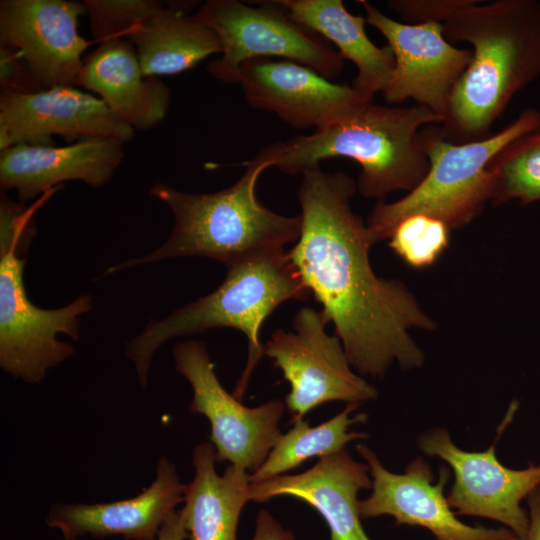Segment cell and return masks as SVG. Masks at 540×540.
Returning a JSON list of instances; mask_svg holds the SVG:
<instances>
[{
	"instance_id": "cell-1",
	"label": "cell",
	"mask_w": 540,
	"mask_h": 540,
	"mask_svg": "<svg viewBox=\"0 0 540 540\" xmlns=\"http://www.w3.org/2000/svg\"><path fill=\"white\" fill-rule=\"evenodd\" d=\"M301 175V230L288 253L333 323L351 366L374 378L394 362L403 369L421 367L425 356L410 331L434 330L436 322L404 283L374 273L369 252L375 244L350 202L356 181L320 166Z\"/></svg>"
},
{
	"instance_id": "cell-2",
	"label": "cell",
	"mask_w": 540,
	"mask_h": 540,
	"mask_svg": "<svg viewBox=\"0 0 540 540\" xmlns=\"http://www.w3.org/2000/svg\"><path fill=\"white\" fill-rule=\"evenodd\" d=\"M443 26L450 43L473 49L441 133L453 143L483 140L515 95L540 77V1L464 0Z\"/></svg>"
},
{
	"instance_id": "cell-3",
	"label": "cell",
	"mask_w": 540,
	"mask_h": 540,
	"mask_svg": "<svg viewBox=\"0 0 540 540\" xmlns=\"http://www.w3.org/2000/svg\"><path fill=\"white\" fill-rule=\"evenodd\" d=\"M278 153V142L262 148L246 162L242 176L232 186L217 192L187 193L155 184L150 194L165 203L174 216L171 234L156 250L112 266L102 276L175 257H207L227 266L295 243L301 230L300 215L278 214L256 195L259 177L274 167Z\"/></svg>"
},
{
	"instance_id": "cell-4",
	"label": "cell",
	"mask_w": 540,
	"mask_h": 540,
	"mask_svg": "<svg viewBox=\"0 0 540 540\" xmlns=\"http://www.w3.org/2000/svg\"><path fill=\"white\" fill-rule=\"evenodd\" d=\"M442 122L424 106L388 107L372 101L311 134L278 142L274 167L294 176L323 160L345 157L361 166L356 186L363 197L383 199L394 191L410 192L430 169L420 132Z\"/></svg>"
},
{
	"instance_id": "cell-5",
	"label": "cell",
	"mask_w": 540,
	"mask_h": 540,
	"mask_svg": "<svg viewBox=\"0 0 540 540\" xmlns=\"http://www.w3.org/2000/svg\"><path fill=\"white\" fill-rule=\"evenodd\" d=\"M227 267L216 290L160 320H152L126 347L140 385L145 388L153 355L171 338L228 327L241 331L248 341V358L232 393L242 400L249 379L264 355L260 331L264 321L289 300H306L310 291L284 248L262 251Z\"/></svg>"
},
{
	"instance_id": "cell-6",
	"label": "cell",
	"mask_w": 540,
	"mask_h": 540,
	"mask_svg": "<svg viewBox=\"0 0 540 540\" xmlns=\"http://www.w3.org/2000/svg\"><path fill=\"white\" fill-rule=\"evenodd\" d=\"M50 193L29 208L2 195L0 205V366L13 377L38 384L52 367L75 352L58 334L79 339L80 316L92 310V298L79 296L57 309L35 306L26 293L21 245L33 231L32 217Z\"/></svg>"
},
{
	"instance_id": "cell-7",
	"label": "cell",
	"mask_w": 540,
	"mask_h": 540,
	"mask_svg": "<svg viewBox=\"0 0 540 540\" xmlns=\"http://www.w3.org/2000/svg\"><path fill=\"white\" fill-rule=\"evenodd\" d=\"M537 131L540 111L533 108L479 141L453 143L442 135L439 124L424 127L420 136L430 162L429 172L403 198L376 204L366 223L373 242L389 238L396 225L413 214L441 219L450 229L471 222L493 197L494 177L488 169L491 160L513 140Z\"/></svg>"
},
{
	"instance_id": "cell-8",
	"label": "cell",
	"mask_w": 540,
	"mask_h": 540,
	"mask_svg": "<svg viewBox=\"0 0 540 540\" xmlns=\"http://www.w3.org/2000/svg\"><path fill=\"white\" fill-rule=\"evenodd\" d=\"M257 3L208 0L194 14L221 44V57L207 67L213 77L237 83L244 62L273 57L305 65L329 80L342 73L344 59L326 39L295 20L278 1Z\"/></svg>"
},
{
	"instance_id": "cell-9",
	"label": "cell",
	"mask_w": 540,
	"mask_h": 540,
	"mask_svg": "<svg viewBox=\"0 0 540 540\" xmlns=\"http://www.w3.org/2000/svg\"><path fill=\"white\" fill-rule=\"evenodd\" d=\"M322 310L302 307L294 316V331L277 329L264 345L290 384L285 404L292 420L331 401L360 404L377 396L376 389L355 374L339 337L329 335Z\"/></svg>"
},
{
	"instance_id": "cell-10",
	"label": "cell",
	"mask_w": 540,
	"mask_h": 540,
	"mask_svg": "<svg viewBox=\"0 0 540 540\" xmlns=\"http://www.w3.org/2000/svg\"><path fill=\"white\" fill-rule=\"evenodd\" d=\"M173 356L175 368L193 390L190 411L209 420L217 463L228 461L255 472L282 435L279 421L285 404L274 399L254 408L244 406L223 388L200 341L177 344Z\"/></svg>"
},
{
	"instance_id": "cell-11",
	"label": "cell",
	"mask_w": 540,
	"mask_h": 540,
	"mask_svg": "<svg viewBox=\"0 0 540 540\" xmlns=\"http://www.w3.org/2000/svg\"><path fill=\"white\" fill-rule=\"evenodd\" d=\"M359 3L366 23L385 37L395 58V69L382 92L386 101L399 104L413 99L444 121L453 88L468 67L472 50L452 45L442 23L399 22L366 0Z\"/></svg>"
},
{
	"instance_id": "cell-12",
	"label": "cell",
	"mask_w": 540,
	"mask_h": 540,
	"mask_svg": "<svg viewBox=\"0 0 540 540\" xmlns=\"http://www.w3.org/2000/svg\"><path fill=\"white\" fill-rule=\"evenodd\" d=\"M418 443L425 454L440 457L453 469L455 482L447 501L456 514L498 521L520 540L527 539L529 517L520 503L540 486V466L509 469L498 461L495 444L483 452H467L444 429L423 434Z\"/></svg>"
},
{
	"instance_id": "cell-13",
	"label": "cell",
	"mask_w": 540,
	"mask_h": 540,
	"mask_svg": "<svg viewBox=\"0 0 540 540\" xmlns=\"http://www.w3.org/2000/svg\"><path fill=\"white\" fill-rule=\"evenodd\" d=\"M134 131L104 101L74 86L0 95L1 150L16 145L52 146L54 136L68 141L105 137L124 143L133 139Z\"/></svg>"
},
{
	"instance_id": "cell-14",
	"label": "cell",
	"mask_w": 540,
	"mask_h": 540,
	"mask_svg": "<svg viewBox=\"0 0 540 540\" xmlns=\"http://www.w3.org/2000/svg\"><path fill=\"white\" fill-rule=\"evenodd\" d=\"M84 2L2 0L0 45L17 50L42 89L80 85L83 52L91 44L79 32Z\"/></svg>"
},
{
	"instance_id": "cell-15",
	"label": "cell",
	"mask_w": 540,
	"mask_h": 540,
	"mask_svg": "<svg viewBox=\"0 0 540 540\" xmlns=\"http://www.w3.org/2000/svg\"><path fill=\"white\" fill-rule=\"evenodd\" d=\"M237 84L252 108L274 113L296 129L326 127L373 101L352 85L334 83L285 59L244 62Z\"/></svg>"
},
{
	"instance_id": "cell-16",
	"label": "cell",
	"mask_w": 540,
	"mask_h": 540,
	"mask_svg": "<svg viewBox=\"0 0 540 540\" xmlns=\"http://www.w3.org/2000/svg\"><path fill=\"white\" fill-rule=\"evenodd\" d=\"M356 450L369 466L373 489L367 499L359 501L361 518L391 515L398 525L428 529L436 540H513L516 536L507 528L469 526L458 520L443 494L448 470L442 468L439 481L432 484V471L421 458L412 461L405 473L395 474L366 445L358 444Z\"/></svg>"
},
{
	"instance_id": "cell-17",
	"label": "cell",
	"mask_w": 540,
	"mask_h": 540,
	"mask_svg": "<svg viewBox=\"0 0 540 540\" xmlns=\"http://www.w3.org/2000/svg\"><path fill=\"white\" fill-rule=\"evenodd\" d=\"M186 485L175 465L161 457L150 486L138 495L115 502L55 504L45 523L61 532L64 540L89 535L122 536L125 540H156L163 524L184 502Z\"/></svg>"
},
{
	"instance_id": "cell-18",
	"label": "cell",
	"mask_w": 540,
	"mask_h": 540,
	"mask_svg": "<svg viewBox=\"0 0 540 540\" xmlns=\"http://www.w3.org/2000/svg\"><path fill=\"white\" fill-rule=\"evenodd\" d=\"M123 142L88 137L70 145H16L1 150L2 190L15 189L20 201L58 188L65 181L81 180L92 187L109 182L124 158Z\"/></svg>"
},
{
	"instance_id": "cell-19",
	"label": "cell",
	"mask_w": 540,
	"mask_h": 540,
	"mask_svg": "<svg viewBox=\"0 0 540 540\" xmlns=\"http://www.w3.org/2000/svg\"><path fill=\"white\" fill-rule=\"evenodd\" d=\"M367 464L354 460L346 449L324 456L299 474L279 475L250 483V501L267 502L289 496L315 508L326 521L331 540H370L359 513L358 492L372 487Z\"/></svg>"
},
{
	"instance_id": "cell-20",
	"label": "cell",
	"mask_w": 540,
	"mask_h": 540,
	"mask_svg": "<svg viewBox=\"0 0 540 540\" xmlns=\"http://www.w3.org/2000/svg\"><path fill=\"white\" fill-rule=\"evenodd\" d=\"M80 85L134 129L155 127L169 110V88L160 78L144 75L134 46L122 39L99 43L84 59Z\"/></svg>"
},
{
	"instance_id": "cell-21",
	"label": "cell",
	"mask_w": 540,
	"mask_h": 540,
	"mask_svg": "<svg viewBox=\"0 0 540 540\" xmlns=\"http://www.w3.org/2000/svg\"><path fill=\"white\" fill-rule=\"evenodd\" d=\"M290 15L312 29L340 56L357 69L352 86L372 99L382 93L395 69V58L388 45L376 46L365 31V17L351 14L341 0H278Z\"/></svg>"
},
{
	"instance_id": "cell-22",
	"label": "cell",
	"mask_w": 540,
	"mask_h": 540,
	"mask_svg": "<svg viewBox=\"0 0 540 540\" xmlns=\"http://www.w3.org/2000/svg\"><path fill=\"white\" fill-rule=\"evenodd\" d=\"M216 463V451L211 443L203 442L195 447V474L186 485L182 508L190 540H237L239 517L250 501V474L230 464L220 476Z\"/></svg>"
},
{
	"instance_id": "cell-23",
	"label": "cell",
	"mask_w": 540,
	"mask_h": 540,
	"mask_svg": "<svg viewBox=\"0 0 540 540\" xmlns=\"http://www.w3.org/2000/svg\"><path fill=\"white\" fill-rule=\"evenodd\" d=\"M168 3L128 36L147 77L178 74L221 54L216 33L190 15L196 4Z\"/></svg>"
},
{
	"instance_id": "cell-24",
	"label": "cell",
	"mask_w": 540,
	"mask_h": 540,
	"mask_svg": "<svg viewBox=\"0 0 540 540\" xmlns=\"http://www.w3.org/2000/svg\"><path fill=\"white\" fill-rule=\"evenodd\" d=\"M358 404L347 407L322 424L311 427L303 419L292 420V428L282 434L263 464L252 474L251 483H259L297 468L313 457H324L345 449L356 439H365V433L349 431V427L366 420L365 414L350 417Z\"/></svg>"
},
{
	"instance_id": "cell-25",
	"label": "cell",
	"mask_w": 540,
	"mask_h": 540,
	"mask_svg": "<svg viewBox=\"0 0 540 540\" xmlns=\"http://www.w3.org/2000/svg\"><path fill=\"white\" fill-rule=\"evenodd\" d=\"M494 177L492 204L540 200V131L528 133L506 145L489 163Z\"/></svg>"
},
{
	"instance_id": "cell-26",
	"label": "cell",
	"mask_w": 540,
	"mask_h": 540,
	"mask_svg": "<svg viewBox=\"0 0 540 540\" xmlns=\"http://www.w3.org/2000/svg\"><path fill=\"white\" fill-rule=\"evenodd\" d=\"M450 227L441 219L418 213L401 220L389 236V246L413 268L434 264L447 249Z\"/></svg>"
},
{
	"instance_id": "cell-27",
	"label": "cell",
	"mask_w": 540,
	"mask_h": 540,
	"mask_svg": "<svg viewBox=\"0 0 540 540\" xmlns=\"http://www.w3.org/2000/svg\"><path fill=\"white\" fill-rule=\"evenodd\" d=\"M98 43L132 34L164 4L158 0H84Z\"/></svg>"
},
{
	"instance_id": "cell-28",
	"label": "cell",
	"mask_w": 540,
	"mask_h": 540,
	"mask_svg": "<svg viewBox=\"0 0 540 540\" xmlns=\"http://www.w3.org/2000/svg\"><path fill=\"white\" fill-rule=\"evenodd\" d=\"M0 86L2 92L11 93H31L42 90L20 53L5 45H0Z\"/></svg>"
},
{
	"instance_id": "cell-29",
	"label": "cell",
	"mask_w": 540,
	"mask_h": 540,
	"mask_svg": "<svg viewBox=\"0 0 540 540\" xmlns=\"http://www.w3.org/2000/svg\"><path fill=\"white\" fill-rule=\"evenodd\" d=\"M464 0H393L388 6L408 24L442 23Z\"/></svg>"
},
{
	"instance_id": "cell-30",
	"label": "cell",
	"mask_w": 540,
	"mask_h": 540,
	"mask_svg": "<svg viewBox=\"0 0 540 540\" xmlns=\"http://www.w3.org/2000/svg\"><path fill=\"white\" fill-rule=\"evenodd\" d=\"M252 540H295V538L268 511L261 510L256 517Z\"/></svg>"
},
{
	"instance_id": "cell-31",
	"label": "cell",
	"mask_w": 540,
	"mask_h": 540,
	"mask_svg": "<svg viewBox=\"0 0 540 540\" xmlns=\"http://www.w3.org/2000/svg\"><path fill=\"white\" fill-rule=\"evenodd\" d=\"M188 533L183 509L174 512L163 524L156 540H185Z\"/></svg>"
},
{
	"instance_id": "cell-32",
	"label": "cell",
	"mask_w": 540,
	"mask_h": 540,
	"mask_svg": "<svg viewBox=\"0 0 540 540\" xmlns=\"http://www.w3.org/2000/svg\"><path fill=\"white\" fill-rule=\"evenodd\" d=\"M529 531L526 540H540V486L528 495Z\"/></svg>"
}]
</instances>
